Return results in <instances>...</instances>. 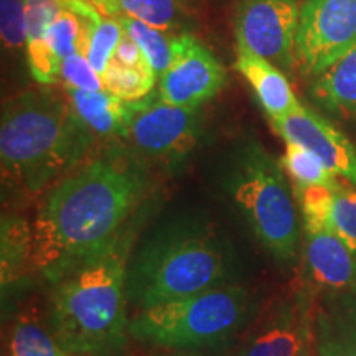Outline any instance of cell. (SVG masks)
Segmentation results:
<instances>
[{"label": "cell", "instance_id": "19", "mask_svg": "<svg viewBox=\"0 0 356 356\" xmlns=\"http://www.w3.org/2000/svg\"><path fill=\"white\" fill-rule=\"evenodd\" d=\"M33 266V231L15 213L2 215V289L7 292Z\"/></svg>", "mask_w": 356, "mask_h": 356}, {"label": "cell", "instance_id": "24", "mask_svg": "<svg viewBox=\"0 0 356 356\" xmlns=\"http://www.w3.org/2000/svg\"><path fill=\"white\" fill-rule=\"evenodd\" d=\"M47 43L51 55L58 63H63L66 58L74 53H83L86 56V43H84V24L81 17L66 6L58 8L55 19L48 26Z\"/></svg>", "mask_w": 356, "mask_h": 356}, {"label": "cell", "instance_id": "20", "mask_svg": "<svg viewBox=\"0 0 356 356\" xmlns=\"http://www.w3.org/2000/svg\"><path fill=\"white\" fill-rule=\"evenodd\" d=\"M106 15L131 17L144 24L172 32L178 30L186 19L185 0H86Z\"/></svg>", "mask_w": 356, "mask_h": 356}, {"label": "cell", "instance_id": "18", "mask_svg": "<svg viewBox=\"0 0 356 356\" xmlns=\"http://www.w3.org/2000/svg\"><path fill=\"white\" fill-rule=\"evenodd\" d=\"M58 8V0H25L26 60L33 79L42 86L55 84L61 76V65L51 55L47 43L48 26Z\"/></svg>", "mask_w": 356, "mask_h": 356}, {"label": "cell", "instance_id": "16", "mask_svg": "<svg viewBox=\"0 0 356 356\" xmlns=\"http://www.w3.org/2000/svg\"><path fill=\"white\" fill-rule=\"evenodd\" d=\"M317 356H356V305L348 293L325 297L315 310Z\"/></svg>", "mask_w": 356, "mask_h": 356}, {"label": "cell", "instance_id": "13", "mask_svg": "<svg viewBox=\"0 0 356 356\" xmlns=\"http://www.w3.org/2000/svg\"><path fill=\"white\" fill-rule=\"evenodd\" d=\"M304 262L310 284L327 297L356 291V256L333 231L305 233Z\"/></svg>", "mask_w": 356, "mask_h": 356}, {"label": "cell", "instance_id": "23", "mask_svg": "<svg viewBox=\"0 0 356 356\" xmlns=\"http://www.w3.org/2000/svg\"><path fill=\"white\" fill-rule=\"evenodd\" d=\"M280 165L291 177L293 186H325L335 190L340 185L338 177L328 170L317 155L293 142H287Z\"/></svg>", "mask_w": 356, "mask_h": 356}, {"label": "cell", "instance_id": "22", "mask_svg": "<svg viewBox=\"0 0 356 356\" xmlns=\"http://www.w3.org/2000/svg\"><path fill=\"white\" fill-rule=\"evenodd\" d=\"M118 20L122 25L124 33L139 44L152 66L155 76L160 79L173 61V42L177 35H170L131 17H119Z\"/></svg>", "mask_w": 356, "mask_h": 356}, {"label": "cell", "instance_id": "9", "mask_svg": "<svg viewBox=\"0 0 356 356\" xmlns=\"http://www.w3.org/2000/svg\"><path fill=\"white\" fill-rule=\"evenodd\" d=\"M300 7L297 0H243L236 12V40L279 70L296 65Z\"/></svg>", "mask_w": 356, "mask_h": 356}, {"label": "cell", "instance_id": "25", "mask_svg": "<svg viewBox=\"0 0 356 356\" xmlns=\"http://www.w3.org/2000/svg\"><path fill=\"white\" fill-rule=\"evenodd\" d=\"M101 79L104 89L111 95L122 101L134 102L144 99L150 92H154L155 81L159 78L150 70L129 68L113 60L108 70L101 74Z\"/></svg>", "mask_w": 356, "mask_h": 356}, {"label": "cell", "instance_id": "28", "mask_svg": "<svg viewBox=\"0 0 356 356\" xmlns=\"http://www.w3.org/2000/svg\"><path fill=\"white\" fill-rule=\"evenodd\" d=\"M60 81L65 84V88L81 89V91H104L101 74L79 51L68 56L61 63Z\"/></svg>", "mask_w": 356, "mask_h": 356}, {"label": "cell", "instance_id": "21", "mask_svg": "<svg viewBox=\"0 0 356 356\" xmlns=\"http://www.w3.org/2000/svg\"><path fill=\"white\" fill-rule=\"evenodd\" d=\"M7 356H78L65 348L50 328L33 317H19L8 337Z\"/></svg>", "mask_w": 356, "mask_h": 356}, {"label": "cell", "instance_id": "2", "mask_svg": "<svg viewBox=\"0 0 356 356\" xmlns=\"http://www.w3.org/2000/svg\"><path fill=\"white\" fill-rule=\"evenodd\" d=\"M142 218L129 225L104 251L53 284L48 328L78 356H126L127 269Z\"/></svg>", "mask_w": 356, "mask_h": 356}, {"label": "cell", "instance_id": "4", "mask_svg": "<svg viewBox=\"0 0 356 356\" xmlns=\"http://www.w3.org/2000/svg\"><path fill=\"white\" fill-rule=\"evenodd\" d=\"M228 239L204 218H178L154 231L127 269V299L137 310L234 282Z\"/></svg>", "mask_w": 356, "mask_h": 356}, {"label": "cell", "instance_id": "1", "mask_svg": "<svg viewBox=\"0 0 356 356\" xmlns=\"http://www.w3.org/2000/svg\"><path fill=\"white\" fill-rule=\"evenodd\" d=\"M152 191L150 165L114 142L48 191L33 222V266L48 282L104 251L140 216Z\"/></svg>", "mask_w": 356, "mask_h": 356}, {"label": "cell", "instance_id": "26", "mask_svg": "<svg viewBox=\"0 0 356 356\" xmlns=\"http://www.w3.org/2000/svg\"><path fill=\"white\" fill-rule=\"evenodd\" d=\"M328 226L356 256V188L340 184L332 191Z\"/></svg>", "mask_w": 356, "mask_h": 356}, {"label": "cell", "instance_id": "30", "mask_svg": "<svg viewBox=\"0 0 356 356\" xmlns=\"http://www.w3.org/2000/svg\"><path fill=\"white\" fill-rule=\"evenodd\" d=\"M350 296V299L353 300V304L356 305V291H351V292H346Z\"/></svg>", "mask_w": 356, "mask_h": 356}, {"label": "cell", "instance_id": "7", "mask_svg": "<svg viewBox=\"0 0 356 356\" xmlns=\"http://www.w3.org/2000/svg\"><path fill=\"white\" fill-rule=\"evenodd\" d=\"M203 131L202 106H173L162 101L159 92H150L136 102V113L124 144L150 167L173 170L197 150Z\"/></svg>", "mask_w": 356, "mask_h": 356}, {"label": "cell", "instance_id": "17", "mask_svg": "<svg viewBox=\"0 0 356 356\" xmlns=\"http://www.w3.org/2000/svg\"><path fill=\"white\" fill-rule=\"evenodd\" d=\"M310 96L327 113L356 119V44L312 78Z\"/></svg>", "mask_w": 356, "mask_h": 356}, {"label": "cell", "instance_id": "15", "mask_svg": "<svg viewBox=\"0 0 356 356\" xmlns=\"http://www.w3.org/2000/svg\"><path fill=\"white\" fill-rule=\"evenodd\" d=\"M65 92L74 113L84 126L95 134V137L115 142L126 140L137 101H122L106 89L81 91V89L65 88Z\"/></svg>", "mask_w": 356, "mask_h": 356}, {"label": "cell", "instance_id": "3", "mask_svg": "<svg viewBox=\"0 0 356 356\" xmlns=\"http://www.w3.org/2000/svg\"><path fill=\"white\" fill-rule=\"evenodd\" d=\"M92 142L65 91L44 86L13 96L0 121L3 184L37 197L81 165Z\"/></svg>", "mask_w": 356, "mask_h": 356}, {"label": "cell", "instance_id": "6", "mask_svg": "<svg viewBox=\"0 0 356 356\" xmlns=\"http://www.w3.org/2000/svg\"><path fill=\"white\" fill-rule=\"evenodd\" d=\"M252 312L251 292L233 282L137 310L129 333L132 340L160 348H208L246 327Z\"/></svg>", "mask_w": 356, "mask_h": 356}, {"label": "cell", "instance_id": "14", "mask_svg": "<svg viewBox=\"0 0 356 356\" xmlns=\"http://www.w3.org/2000/svg\"><path fill=\"white\" fill-rule=\"evenodd\" d=\"M236 70L256 92L261 108L270 121L284 118L302 106L282 70L252 51L241 40H236Z\"/></svg>", "mask_w": 356, "mask_h": 356}, {"label": "cell", "instance_id": "27", "mask_svg": "<svg viewBox=\"0 0 356 356\" xmlns=\"http://www.w3.org/2000/svg\"><path fill=\"white\" fill-rule=\"evenodd\" d=\"M0 33L3 50L19 53L26 47L25 0H0Z\"/></svg>", "mask_w": 356, "mask_h": 356}, {"label": "cell", "instance_id": "11", "mask_svg": "<svg viewBox=\"0 0 356 356\" xmlns=\"http://www.w3.org/2000/svg\"><path fill=\"white\" fill-rule=\"evenodd\" d=\"M225 83L226 70L218 58L193 35H177L170 68L159 79L162 101L184 108H200L216 96Z\"/></svg>", "mask_w": 356, "mask_h": 356}, {"label": "cell", "instance_id": "12", "mask_svg": "<svg viewBox=\"0 0 356 356\" xmlns=\"http://www.w3.org/2000/svg\"><path fill=\"white\" fill-rule=\"evenodd\" d=\"M270 122L284 140L304 145L322 160L328 170L356 188V147L330 121L300 106Z\"/></svg>", "mask_w": 356, "mask_h": 356}, {"label": "cell", "instance_id": "5", "mask_svg": "<svg viewBox=\"0 0 356 356\" xmlns=\"http://www.w3.org/2000/svg\"><path fill=\"white\" fill-rule=\"evenodd\" d=\"M222 186L257 243L289 269L299 251L300 225L280 162L257 140L243 142L231 155Z\"/></svg>", "mask_w": 356, "mask_h": 356}, {"label": "cell", "instance_id": "31", "mask_svg": "<svg viewBox=\"0 0 356 356\" xmlns=\"http://www.w3.org/2000/svg\"><path fill=\"white\" fill-rule=\"evenodd\" d=\"M162 356H195V355H162Z\"/></svg>", "mask_w": 356, "mask_h": 356}, {"label": "cell", "instance_id": "29", "mask_svg": "<svg viewBox=\"0 0 356 356\" xmlns=\"http://www.w3.org/2000/svg\"><path fill=\"white\" fill-rule=\"evenodd\" d=\"M114 61H118V63H121L124 66H129V68L154 71L152 66L149 63V60H147V56L144 55V51L139 48V44L134 42V40L126 33H124L121 43L118 44Z\"/></svg>", "mask_w": 356, "mask_h": 356}, {"label": "cell", "instance_id": "8", "mask_svg": "<svg viewBox=\"0 0 356 356\" xmlns=\"http://www.w3.org/2000/svg\"><path fill=\"white\" fill-rule=\"evenodd\" d=\"M356 44V0H307L300 7L296 65L305 76L335 63Z\"/></svg>", "mask_w": 356, "mask_h": 356}, {"label": "cell", "instance_id": "10", "mask_svg": "<svg viewBox=\"0 0 356 356\" xmlns=\"http://www.w3.org/2000/svg\"><path fill=\"white\" fill-rule=\"evenodd\" d=\"M315 310L305 291L280 297L257 318L241 356H312Z\"/></svg>", "mask_w": 356, "mask_h": 356}]
</instances>
